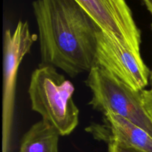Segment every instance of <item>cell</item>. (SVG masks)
<instances>
[{
  "mask_svg": "<svg viewBox=\"0 0 152 152\" xmlns=\"http://www.w3.org/2000/svg\"><path fill=\"white\" fill-rule=\"evenodd\" d=\"M141 96L144 108L152 120V91L145 89L141 91Z\"/></svg>",
  "mask_w": 152,
  "mask_h": 152,
  "instance_id": "9c48e42d",
  "label": "cell"
},
{
  "mask_svg": "<svg viewBox=\"0 0 152 152\" xmlns=\"http://www.w3.org/2000/svg\"><path fill=\"white\" fill-rule=\"evenodd\" d=\"M110 37L140 54L141 34L126 0H74Z\"/></svg>",
  "mask_w": 152,
  "mask_h": 152,
  "instance_id": "8992f818",
  "label": "cell"
},
{
  "mask_svg": "<svg viewBox=\"0 0 152 152\" xmlns=\"http://www.w3.org/2000/svg\"><path fill=\"white\" fill-rule=\"evenodd\" d=\"M142 1L152 15V0H142Z\"/></svg>",
  "mask_w": 152,
  "mask_h": 152,
  "instance_id": "8fae6325",
  "label": "cell"
},
{
  "mask_svg": "<svg viewBox=\"0 0 152 152\" xmlns=\"http://www.w3.org/2000/svg\"><path fill=\"white\" fill-rule=\"evenodd\" d=\"M151 80H152V73H151ZM150 90H151V91H152V85H151V89H150Z\"/></svg>",
  "mask_w": 152,
  "mask_h": 152,
  "instance_id": "7c38bea8",
  "label": "cell"
},
{
  "mask_svg": "<svg viewBox=\"0 0 152 152\" xmlns=\"http://www.w3.org/2000/svg\"><path fill=\"white\" fill-rule=\"evenodd\" d=\"M42 64L65 71L71 77L96 66L97 33L94 19L74 0L33 2Z\"/></svg>",
  "mask_w": 152,
  "mask_h": 152,
  "instance_id": "6da1fadb",
  "label": "cell"
},
{
  "mask_svg": "<svg viewBox=\"0 0 152 152\" xmlns=\"http://www.w3.org/2000/svg\"><path fill=\"white\" fill-rule=\"evenodd\" d=\"M96 66L135 91H142L148 86L150 71L141 55L122 45L101 29L97 33Z\"/></svg>",
  "mask_w": 152,
  "mask_h": 152,
  "instance_id": "5b68a950",
  "label": "cell"
},
{
  "mask_svg": "<svg viewBox=\"0 0 152 152\" xmlns=\"http://www.w3.org/2000/svg\"><path fill=\"white\" fill-rule=\"evenodd\" d=\"M37 37L27 22L19 21L13 31L7 30L4 40L2 97V152H8L13 121L15 90L19 67Z\"/></svg>",
  "mask_w": 152,
  "mask_h": 152,
  "instance_id": "277c9868",
  "label": "cell"
},
{
  "mask_svg": "<svg viewBox=\"0 0 152 152\" xmlns=\"http://www.w3.org/2000/svg\"><path fill=\"white\" fill-rule=\"evenodd\" d=\"M86 84L92 91L89 105L94 109L124 117L152 137V120L142 105L141 91L132 90L98 66L89 71Z\"/></svg>",
  "mask_w": 152,
  "mask_h": 152,
  "instance_id": "3957f363",
  "label": "cell"
},
{
  "mask_svg": "<svg viewBox=\"0 0 152 152\" xmlns=\"http://www.w3.org/2000/svg\"><path fill=\"white\" fill-rule=\"evenodd\" d=\"M74 86L56 69L40 65L31 74L28 94L31 109L56 129L60 136L71 134L79 124L73 99Z\"/></svg>",
  "mask_w": 152,
  "mask_h": 152,
  "instance_id": "7a4b0ae2",
  "label": "cell"
},
{
  "mask_svg": "<svg viewBox=\"0 0 152 152\" xmlns=\"http://www.w3.org/2000/svg\"><path fill=\"white\" fill-rule=\"evenodd\" d=\"M108 152H144L130 147L123 146L118 144H109Z\"/></svg>",
  "mask_w": 152,
  "mask_h": 152,
  "instance_id": "30bf717a",
  "label": "cell"
},
{
  "mask_svg": "<svg viewBox=\"0 0 152 152\" xmlns=\"http://www.w3.org/2000/svg\"><path fill=\"white\" fill-rule=\"evenodd\" d=\"M86 131L95 140L108 145L118 144L144 152H152V137L127 119L117 114H103L101 123H94Z\"/></svg>",
  "mask_w": 152,
  "mask_h": 152,
  "instance_id": "52a82bcc",
  "label": "cell"
},
{
  "mask_svg": "<svg viewBox=\"0 0 152 152\" xmlns=\"http://www.w3.org/2000/svg\"><path fill=\"white\" fill-rule=\"evenodd\" d=\"M59 136L53 126L42 120L24 134L19 152H59Z\"/></svg>",
  "mask_w": 152,
  "mask_h": 152,
  "instance_id": "ba28073f",
  "label": "cell"
}]
</instances>
